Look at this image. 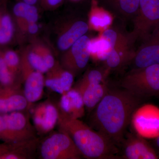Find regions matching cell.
Here are the masks:
<instances>
[{
  "instance_id": "6da1fadb",
  "label": "cell",
  "mask_w": 159,
  "mask_h": 159,
  "mask_svg": "<svg viewBox=\"0 0 159 159\" xmlns=\"http://www.w3.org/2000/svg\"><path fill=\"white\" fill-rule=\"evenodd\" d=\"M143 100L122 88H108L93 110L90 127L119 148L124 140L134 112Z\"/></svg>"
},
{
  "instance_id": "7a4b0ae2",
  "label": "cell",
  "mask_w": 159,
  "mask_h": 159,
  "mask_svg": "<svg viewBox=\"0 0 159 159\" xmlns=\"http://www.w3.org/2000/svg\"><path fill=\"white\" fill-rule=\"evenodd\" d=\"M57 125L59 131L66 133L70 137L84 157L90 159L119 158V149L117 146L79 119L71 118L59 110Z\"/></svg>"
},
{
  "instance_id": "3957f363",
  "label": "cell",
  "mask_w": 159,
  "mask_h": 159,
  "mask_svg": "<svg viewBox=\"0 0 159 159\" xmlns=\"http://www.w3.org/2000/svg\"><path fill=\"white\" fill-rule=\"evenodd\" d=\"M120 85L142 100L159 96V64L133 69L123 77Z\"/></svg>"
},
{
  "instance_id": "277c9868",
  "label": "cell",
  "mask_w": 159,
  "mask_h": 159,
  "mask_svg": "<svg viewBox=\"0 0 159 159\" xmlns=\"http://www.w3.org/2000/svg\"><path fill=\"white\" fill-rule=\"evenodd\" d=\"M40 151L43 159H80L82 157L69 135L59 130L43 141Z\"/></svg>"
},
{
  "instance_id": "5b68a950",
  "label": "cell",
  "mask_w": 159,
  "mask_h": 159,
  "mask_svg": "<svg viewBox=\"0 0 159 159\" xmlns=\"http://www.w3.org/2000/svg\"><path fill=\"white\" fill-rule=\"evenodd\" d=\"M130 123L134 132L144 139L159 135V108L151 104L139 106L134 112Z\"/></svg>"
},
{
  "instance_id": "8992f818",
  "label": "cell",
  "mask_w": 159,
  "mask_h": 159,
  "mask_svg": "<svg viewBox=\"0 0 159 159\" xmlns=\"http://www.w3.org/2000/svg\"><path fill=\"white\" fill-rule=\"evenodd\" d=\"M21 58V80L24 84L23 92L29 102V108L43 97L45 85V77L43 73L36 70L28 61L23 53Z\"/></svg>"
},
{
  "instance_id": "52a82bcc",
  "label": "cell",
  "mask_w": 159,
  "mask_h": 159,
  "mask_svg": "<svg viewBox=\"0 0 159 159\" xmlns=\"http://www.w3.org/2000/svg\"><path fill=\"white\" fill-rule=\"evenodd\" d=\"M91 40L83 35L67 50L61 58L63 67L74 74L83 70L87 65L91 56Z\"/></svg>"
},
{
  "instance_id": "ba28073f",
  "label": "cell",
  "mask_w": 159,
  "mask_h": 159,
  "mask_svg": "<svg viewBox=\"0 0 159 159\" xmlns=\"http://www.w3.org/2000/svg\"><path fill=\"white\" fill-rule=\"evenodd\" d=\"M36 131L45 134L53 130L58 122L59 109L57 105L49 100L44 101L29 109Z\"/></svg>"
},
{
  "instance_id": "9c48e42d",
  "label": "cell",
  "mask_w": 159,
  "mask_h": 159,
  "mask_svg": "<svg viewBox=\"0 0 159 159\" xmlns=\"http://www.w3.org/2000/svg\"><path fill=\"white\" fill-rule=\"evenodd\" d=\"M6 125L11 142L26 141L37 138L36 130L29 115L23 111L5 113Z\"/></svg>"
},
{
  "instance_id": "30bf717a",
  "label": "cell",
  "mask_w": 159,
  "mask_h": 159,
  "mask_svg": "<svg viewBox=\"0 0 159 159\" xmlns=\"http://www.w3.org/2000/svg\"><path fill=\"white\" fill-rule=\"evenodd\" d=\"M120 158L125 159H157L158 155L153 146L144 138L136 133L125 135L122 145Z\"/></svg>"
},
{
  "instance_id": "8fae6325",
  "label": "cell",
  "mask_w": 159,
  "mask_h": 159,
  "mask_svg": "<svg viewBox=\"0 0 159 159\" xmlns=\"http://www.w3.org/2000/svg\"><path fill=\"white\" fill-rule=\"evenodd\" d=\"M143 40L144 43L131 61L133 69L159 64V27Z\"/></svg>"
},
{
  "instance_id": "7c38bea8",
  "label": "cell",
  "mask_w": 159,
  "mask_h": 159,
  "mask_svg": "<svg viewBox=\"0 0 159 159\" xmlns=\"http://www.w3.org/2000/svg\"><path fill=\"white\" fill-rule=\"evenodd\" d=\"M137 34L144 39L159 27V0H140Z\"/></svg>"
},
{
  "instance_id": "4fadbf2b",
  "label": "cell",
  "mask_w": 159,
  "mask_h": 159,
  "mask_svg": "<svg viewBox=\"0 0 159 159\" xmlns=\"http://www.w3.org/2000/svg\"><path fill=\"white\" fill-rule=\"evenodd\" d=\"M27 101L20 83L13 85H0V114L28 111Z\"/></svg>"
},
{
  "instance_id": "5bb4252c",
  "label": "cell",
  "mask_w": 159,
  "mask_h": 159,
  "mask_svg": "<svg viewBox=\"0 0 159 159\" xmlns=\"http://www.w3.org/2000/svg\"><path fill=\"white\" fill-rule=\"evenodd\" d=\"M74 76V74L59 63L55 62L46 73L45 85L49 89L62 95L72 88Z\"/></svg>"
},
{
  "instance_id": "9a60e30c",
  "label": "cell",
  "mask_w": 159,
  "mask_h": 159,
  "mask_svg": "<svg viewBox=\"0 0 159 159\" xmlns=\"http://www.w3.org/2000/svg\"><path fill=\"white\" fill-rule=\"evenodd\" d=\"M57 107L61 111L74 119L82 118L85 113L82 96L74 88L61 95Z\"/></svg>"
},
{
  "instance_id": "2e32d148",
  "label": "cell",
  "mask_w": 159,
  "mask_h": 159,
  "mask_svg": "<svg viewBox=\"0 0 159 159\" xmlns=\"http://www.w3.org/2000/svg\"><path fill=\"white\" fill-rule=\"evenodd\" d=\"M74 88L81 94L85 107L93 111L104 97L109 88L102 83L96 84H77Z\"/></svg>"
},
{
  "instance_id": "e0dca14e",
  "label": "cell",
  "mask_w": 159,
  "mask_h": 159,
  "mask_svg": "<svg viewBox=\"0 0 159 159\" xmlns=\"http://www.w3.org/2000/svg\"><path fill=\"white\" fill-rule=\"evenodd\" d=\"M89 30V26L83 21L73 23L67 29L60 33L57 41V46L61 51H67Z\"/></svg>"
},
{
  "instance_id": "ac0fdd59",
  "label": "cell",
  "mask_w": 159,
  "mask_h": 159,
  "mask_svg": "<svg viewBox=\"0 0 159 159\" xmlns=\"http://www.w3.org/2000/svg\"><path fill=\"white\" fill-rule=\"evenodd\" d=\"M13 12L21 31L27 24L37 22L38 20V12L36 7L24 2L16 4L13 7Z\"/></svg>"
},
{
  "instance_id": "d6986e66",
  "label": "cell",
  "mask_w": 159,
  "mask_h": 159,
  "mask_svg": "<svg viewBox=\"0 0 159 159\" xmlns=\"http://www.w3.org/2000/svg\"><path fill=\"white\" fill-rule=\"evenodd\" d=\"M14 27L11 16L8 12L0 10V45L10 42L13 37Z\"/></svg>"
},
{
  "instance_id": "ffe728a7",
  "label": "cell",
  "mask_w": 159,
  "mask_h": 159,
  "mask_svg": "<svg viewBox=\"0 0 159 159\" xmlns=\"http://www.w3.org/2000/svg\"><path fill=\"white\" fill-rule=\"evenodd\" d=\"M89 49L91 55L97 56L100 60L105 61L114 48L107 40L102 36L91 40Z\"/></svg>"
},
{
  "instance_id": "44dd1931",
  "label": "cell",
  "mask_w": 159,
  "mask_h": 159,
  "mask_svg": "<svg viewBox=\"0 0 159 159\" xmlns=\"http://www.w3.org/2000/svg\"><path fill=\"white\" fill-rule=\"evenodd\" d=\"M20 82L17 76L9 70L2 54H0V85H13Z\"/></svg>"
},
{
  "instance_id": "7402d4cb",
  "label": "cell",
  "mask_w": 159,
  "mask_h": 159,
  "mask_svg": "<svg viewBox=\"0 0 159 159\" xmlns=\"http://www.w3.org/2000/svg\"><path fill=\"white\" fill-rule=\"evenodd\" d=\"M24 53L31 65L36 70L43 74L49 70V69L43 60L31 46Z\"/></svg>"
},
{
  "instance_id": "603a6c76",
  "label": "cell",
  "mask_w": 159,
  "mask_h": 159,
  "mask_svg": "<svg viewBox=\"0 0 159 159\" xmlns=\"http://www.w3.org/2000/svg\"><path fill=\"white\" fill-rule=\"evenodd\" d=\"M10 71L16 76L20 73L21 58L18 54L12 50H8L1 53Z\"/></svg>"
},
{
  "instance_id": "cb8c5ba5",
  "label": "cell",
  "mask_w": 159,
  "mask_h": 159,
  "mask_svg": "<svg viewBox=\"0 0 159 159\" xmlns=\"http://www.w3.org/2000/svg\"><path fill=\"white\" fill-rule=\"evenodd\" d=\"M31 47L43 58L49 70L54 66L55 61L54 56L50 49L45 45L40 43H34L31 45Z\"/></svg>"
},
{
  "instance_id": "d4e9b609",
  "label": "cell",
  "mask_w": 159,
  "mask_h": 159,
  "mask_svg": "<svg viewBox=\"0 0 159 159\" xmlns=\"http://www.w3.org/2000/svg\"><path fill=\"white\" fill-rule=\"evenodd\" d=\"M112 19L111 16L105 12H93L90 17V24L96 29L106 28L111 25Z\"/></svg>"
},
{
  "instance_id": "484cf974",
  "label": "cell",
  "mask_w": 159,
  "mask_h": 159,
  "mask_svg": "<svg viewBox=\"0 0 159 159\" xmlns=\"http://www.w3.org/2000/svg\"><path fill=\"white\" fill-rule=\"evenodd\" d=\"M104 74L101 71L97 70L89 71L84 76L77 84H100L103 82Z\"/></svg>"
},
{
  "instance_id": "4316f807",
  "label": "cell",
  "mask_w": 159,
  "mask_h": 159,
  "mask_svg": "<svg viewBox=\"0 0 159 159\" xmlns=\"http://www.w3.org/2000/svg\"><path fill=\"white\" fill-rule=\"evenodd\" d=\"M140 0H120L121 9L128 13L136 11L139 8Z\"/></svg>"
},
{
  "instance_id": "83f0119b",
  "label": "cell",
  "mask_w": 159,
  "mask_h": 159,
  "mask_svg": "<svg viewBox=\"0 0 159 159\" xmlns=\"http://www.w3.org/2000/svg\"><path fill=\"white\" fill-rule=\"evenodd\" d=\"M102 36L110 43L113 48H115L120 39L116 31L112 29H107L102 33Z\"/></svg>"
},
{
  "instance_id": "f1b7e54d",
  "label": "cell",
  "mask_w": 159,
  "mask_h": 159,
  "mask_svg": "<svg viewBox=\"0 0 159 159\" xmlns=\"http://www.w3.org/2000/svg\"><path fill=\"white\" fill-rule=\"evenodd\" d=\"M39 27L36 22L30 23L27 24L23 29V31L28 32L29 34H36L38 31Z\"/></svg>"
},
{
  "instance_id": "f546056e",
  "label": "cell",
  "mask_w": 159,
  "mask_h": 159,
  "mask_svg": "<svg viewBox=\"0 0 159 159\" xmlns=\"http://www.w3.org/2000/svg\"><path fill=\"white\" fill-rule=\"evenodd\" d=\"M11 147V143L3 142L0 143V159H2L3 157L9 152Z\"/></svg>"
},
{
  "instance_id": "4dcf8cb0",
  "label": "cell",
  "mask_w": 159,
  "mask_h": 159,
  "mask_svg": "<svg viewBox=\"0 0 159 159\" xmlns=\"http://www.w3.org/2000/svg\"><path fill=\"white\" fill-rule=\"evenodd\" d=\"M153 147L159 157V135L154 139L153 142Z\"/></svg>"
},
{
  "instance_id": "1f68e13d",
  "label": "cell",
  "mask_w": 159,
  "mask_h": 159,
  "mask_svg": "<svg viewBox=\"0 0 159 159\" xmlns=\"http://www.w3.org/2000/svg\"><path fill=\"white\" fill-rule=\"evenodd\" d=\"M48 4L51 6H55L60 3L62 0H47Z\"/></svg>"
},
{
  "instance_id": "d6a6232c",
  "label": "cell",
  "mask_w": 159,
  "mask_h": 159,
  "mask_svg": "<svg viewBox=\"0 0 159 159\" xmlns=\"http://www.w3.org/2000/svg\"><path fill=\"white\" fill-rule=\"evenodd\" d=\"M23 2L29 4V5H34L37 2V0H23Z\"/></svg>"
}]
</instances>
